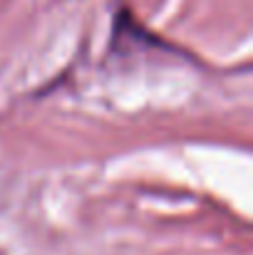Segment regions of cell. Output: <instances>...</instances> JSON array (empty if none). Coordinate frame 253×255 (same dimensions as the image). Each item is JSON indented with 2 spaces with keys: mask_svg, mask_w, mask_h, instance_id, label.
Instances as JSON below:
<instances>
[]
</instances>
